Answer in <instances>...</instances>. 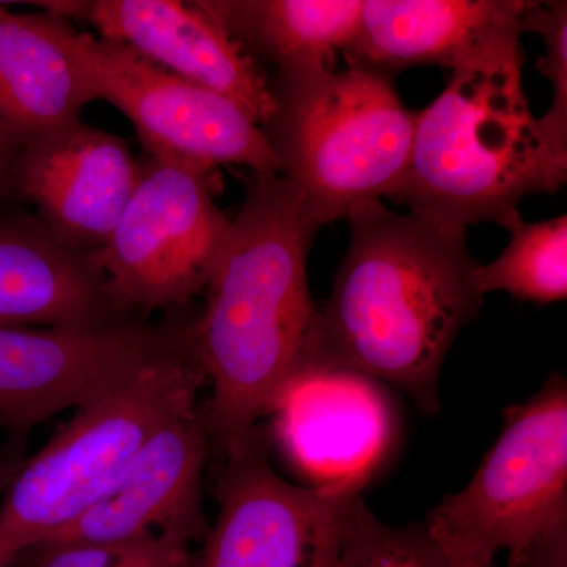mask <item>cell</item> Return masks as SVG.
I'll use <instances>...</instances> for the list:
<instances>
[{"label":"cell","mask_w":567,"mask_h":567,"mask_svg":"<svg viewBox=\"0 0 567 567\" xmlns=\"http://www.w3.org/2000/svg\"><path fill=\"white\" fill-rule=\"evenodd\" d=\"M319 224L286 175H249L244 204L213 268L207 305L189 334L213 394L208 439L223 454L315 365L317 305L308 256Z\"/></svg>","instance_id":"obj_1"},{"label":"cell","mask_w":567,"mask_h":567,"mask_svg":"<svg viewBox=\"0 0 567 567\" xmlns=\"http://www.w3.org/2000/svg\"><path fill=\"white\" fill-rule=\"evenodd\" d=\"M347 219L349 248L330 297L317 305L312 368L388 383L423 415H435L446 354L484 300L466 230L395 213L380 200Z\"/></svg>","instance_id":"obj_2"},{"label":"cell","mask_w":567,"mask_h":567,"mask_svg":"<svg viewBox=\"0 0 567 567\" xmlns=\"http://www.w3.org/2000/svg\"><path fill=\"white\" fill-rule=\"evenodd\" d=\"M524 62L451 73L417 115L409 164L390 199L440 226L466 230L491 221L511 233L524 221L525 197L566 185L567 147L532 114Z\"/></svg>","instance_id":"obj_3"},{"label":"cell","mask_w":567,"mask_h":567,"mask_svg":"<svg viewBox=\"0 0 567 567\" xmlns=\"http://www.w3.org/2000/svg\"><path fill=\"white\" fill-rule=\"evenodd\" d=\"M205 382L189 341L76 409L3 492L0 567H13L78 520L166 421L197 406Z\"/></svg>","instance_id":"obj_4"},{"label":"cell","mask_w":567,"mask_h":567,"mask_svg":"<svg viewBox=\"0 0 567 567\" xmlns=\"http://www.w3.org/2000/svg\"><path fill=\"white\" fill-rule=\"evenodd\" d=\"M271 92L275 112L260 128L320 227L390 196L420 115L402 103L393 78L350 66L282 70Z\"/></svg>","instance_id":"obj_5"},{"label":"cell","mask_w":567,"mask_h":567,"mask_svg":"<svg viewBox=\"0 0 567 567\" xmlns=\"http://www.w3.org/2000/svg\"><path fill=\"white\" fill-rule=\"evenodd\" d=\"M425 527L451 558L511 567H566L567 383L554 374L525 404L509 406L475 476L445 496Z\"/></svg>","instance_id":"obj_6"},{"label":"cell","mask_w":567,"mask_h":567,"mask_svg":"<svg viewBox=\"0 0 567 567\" xmlns=\"http://www.w3.org/2000/svg\"><path fill=\"white\" fill-rule=\"evenodd\" d=\"M229 227L213 203L207 174L148 158L93 262L123 316L167 311L205 290Z\"/></svg>","instance_id":"obj_7"},{"label":"cell","mask_w":567,"mask_h":567,"mask_svg":"<svg viewBox=\"0 0 567 567\" xmlns=\"http://www.w3.org/2000/svg\"><path fill=\"white\" fill-rule=\"evenodd\" d=\"M59 32L99 100L123 112L148 158L208 174L219 164L282 174L262 128L237 104L175 76L114 41L80 32L58 17Z\"/></svg>","instance_id":"obj_8"},{"label":"cell","mask_w":567,"mask_h":567,"mask_svg":"<svg viewBox=\"0 0 567 567\" xmlns=\"http://www.w3.org/2000/svg\"><path fill=\"white\" fill-rule=\"evenodd\" d=\"M268 450L257 425L224 454L218 516L193 567H338L347 509L368 484L297 486L276 472Z\"/></svg>","instance_id":"obj_9"},{"label":"cell","mask_w":567,"mask_h":567,"mask_svg":"<svg viewBox=\"0 0 567 567\" xmlns=\"http://www.w3.org/2000/svg\"><path fill=\"white\" fill-rule=\"evenodd\" d=\"M189 342V327H0V429L22 434Z\"/></svg>","instance_id":"obj_10"},{"label":"cell","mask_w":567,"mask_h":567,"mask_svg":"<svg viewBox=\"0 0 567 567\" xmlns=\"http://www.w3.org/2000/svg\"><path fill=\"white\" fill-rule=\"evenodd\" d=\"M62 20L91 24L182 80L237 104L257 125L275 112L271 82L196 2L177 0H51L35 2Z\"/></svg>","instance_id":"obj_11"},{"label":"cell","mask_w":567,"mask_h":567,"mask_svg":"<svg viewBox=\"0 0 567 567\" xmlns=\"http://www.w3.org/2000/svg\"><path fill=\"white\" fill-rule=\"evenodd\" d=\"M208 439L197 406L166 421L134 454L114 484L78 520L32 551L137 540L203 539L200 480Z\"/></svg>","instance_id":"obj_12"},{"label":"cell","mask_w":567,"mask_h":567,"mask_svg":"<svg viewBox=\"0 0 567 567\" xmlns=\"http://www.w3.org/2000/svg\"><path fill=\"white\" fill-rule=\"evenodd\" d=\"M141 169L128 142L78 121L22 142L11 183L59 241L93 252L121 219Z\"/></svg>","instance_id":"obj_13"},{"label":"cell","mask_w":567,"mask_h":567,"mask_svg":"<svg viewBox=\"0 0 567 567\" xmlns=\"http://www.w3.org/2000/svg\"><path fill=\"white\" fill-rule=\"evenodd\" d=\"M268 415V436L312 486L368 484L394 443V409L383 388L342 369L311 368L295 377Z\"/></svg>","instance_id":"obj_14"},{"label":"cell","mask_w":567,"mask_h":567,"mask_svg":"<svg viewBox=\"0 0 567 567\" xmlns=\"http://www.w3.org/2000/svg\"><path fill=\"white\" fill-rule=\"evenodd\" d=\"M529 0H363L344 55L350 69L393 78L416 65L454 71L525 58L522 21Z\"/></svg>","instance_id":"obj_15"},{"label":"cell","mask_w":567,"mask_h":567,"mask_svg":"<svg viewBox=\"0 0 567 567\" xmlns=\"http://www.w3.org/2000/svg\"><path fill=\"white\" fill-rule=\"evenodd\" d=\"M128 322L93 252L63 245L39 218L0 216V327L106 328Z\"/></svg>","instance_id":"obj_16"},{"label":"cell","mask_w":567,"mask_h":567,"mask_svg":"<svg viewBox=\"0 0 567 567\" xmlns=\"http://www.w3.org/2000/svg\"><path fill=\"white\" fill-rule=\"evenodd\" d=\"M95 91L54 14L13 13L0 3V122L18 141L81 121Z\"/></svg>","instance_id":"obj_17"},{"label":"cell","mask_w":567,"mask_h":567,"mask_svg":"<svg viewBox=\"0 0 567 567\" xmlns=\"http://www.w3.org/2000/svg\"><path fill=\"white\" fill-rule=\"evenodd\" d=\"M246 54L282 70L334 69L360 28L363 0L196 2Z\"/></svg>","instance_id":"obj_18"},{"label":"cell","mask_w":567,"mask_h":567,"mask_svg":"<svg viewBox=\"0 0 567 567\" xmlns=\"http://www.w3.org/2000/svg\"><path fill=\"white\" fill-rule=\"evenodd\" d=\"M509 245L481 265V293L506 292L529 303L550 305L567 297V216L518 223Z\"/></svg>","instance_id":"obj_19"},{"label":"cell","mask_w":567,"mask_h":567,"mask_svg":"<svg viewBox=\"0 0 567 567\" xmlns=\"http://www.w3.org/2000/svg\"><path fill=\"white\" fill-rule=\"evenodd\" d=\"M338 567H457L423 525L391 527L374 516L363 495L347 509Z\"/></svg>","instance_id":"obj_20"},{"label":"cell","mask_w":567,"mask_h":567,"mask_svg":"<svg viewBox=\"0 0 567 567\" xmlns=\"http://www.w3.org/2000/svg\"><path fill=\"white\" fill-rule=\"evenodd\" d=\"M522 29L537 33L546 43V54L537 59L535 69L550 82L554 99L539 122L551 140L567 147V2L529 0Z\"/></svg>","instance_id":"obj_21"},{"label":"cell","mask_w":567,"mask_h":567,"mask_svg":"<svg viewBox=\"0 0 567 567\" xmlns=\"http://www.w3.org/2000/svg\"><path fill=\"white\" fill-rule=\"evenodd\" d=\"M32 567H193V557L185 540L162 537L52 548L35 554Z\"/></svg>","instance_id":"obj_22"},{"label":"cell","mask_w":567,"mask_h":567,"mask_svg":"<svg viewBox=\"0 0 567 567\" xmlns=\"http://www.w3.org/2000/svg\"><path fill=\"white\" fill-rule=\"evenodd\" d=\"M21 142L0 122V193L11 183V166Z\"/></svg>","instance_id":"obj_23"},{"label":"cell","mask_w":567,"mask_h":567,"mask_svg":"<svg viewBox=\"0 0 567 567\" xmlns=\"http://www.w3.org/2000/svg\"><path fill=\"white\" fill-rule=\"evenodd\" d=\"M22 450L18 442H10L9 445L0 450V499L3 492L9 486L11 477L22 464Z\"/></svg>","instance_id":"obj_24"},{"label":"cell","mask_w":567,"mask_h":567,"mask_svg":"<svg viewBox=\"0 0 567 567\" xmlns=\"http://www.w3.org/2000/svg\"><path fill=\"white\" fill-rule=\"evenodd\" d=\"M454 563H456L457 567H494V565L480 566V565H464V563H457V561H454Z\"/></svg>","instance_id":"obj_25"}]
</instances>
